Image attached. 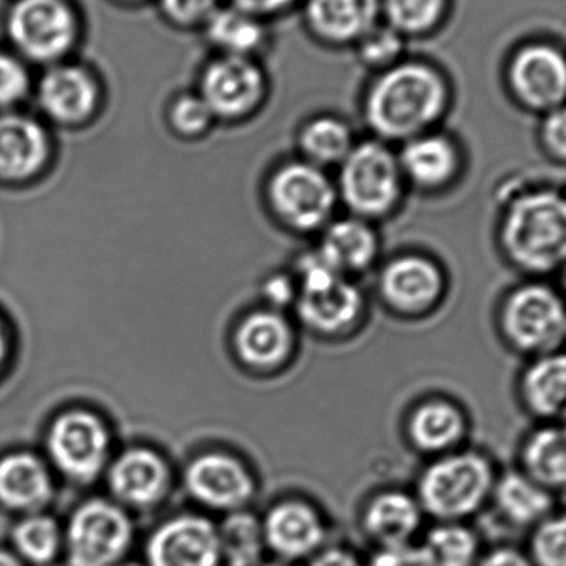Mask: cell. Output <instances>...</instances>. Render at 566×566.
<instances>
[{
  "mask_svg": "<svg viewBox=\"0 0 566 566\" xmlns=\"http://www.w3.org/2000/svg\"><path fill=\"white\" fill-rule=\"evenodd\" d=\"M106 479L116 501L135 511L158 507L171 489V472L165 459L143 448L128 449L109 461Z\"/></svg>",
  "mask_w": 566,
  "mask_h": 566,
  "instance_id": "cell-19",
  "label": "cell"
},
{
  "mask_svg": "<svg viewBox=\"0 0 566 566\" xmlns=\"http://www.w3.org/2000/svg\"><path fill=\"white\" fill-rule=\"evenodd\" d=\"M381 0H306L310 29L329 43L358 42L378 22Z\"/></svg>",
  "mask_w": 566,
  "mask_h": 566,
  "instance_id": "cell-26",
  "label": "cell"
},
{
  "mask_svg": "<svg viewBox=\"0 0 566 566\" xmlns=\"http://www.w3.org/2000/svg\"><path fill=\"white\" fill-rule=\"evenodd\" d=\"M388 25L406 35L434 32L448 15L449 0H381Z\"/></svg>",
  "mask_w": 566,
  "mask_h": 566,
  "instance_id": "cell-33",
  "label": "cell"
},
{
  "mask_svg": "<svg viewBox=\"0 0 566 566\" xmlns=\"http://www.w3.org/2000/svg\"><path fill=\"white\" fill-rule=\"evenodd\" d=\"M308 566H366L355 552L343 547L322 548L310 558Z\"/></svg>",
  "mask_w": 566,
  "mask_h": 566,
  "instance_id": "cell-45",
  "label": "cell"
},
{
  "mask_svg": "<svg viewBox=\"0 0 566 566\" xmlns=\"http://www.w3.org/2000/svg\"><path fill=\"white\" fill-rule=\"evenodd\" d=\"M451 86L426 62H398L385 70L366 96L369 126L382 138L408 139L432 132L451 106Z\"/></svg>",
  "mask_w": 566,
  "mask_h": 566,
  "instance_id": "cell-2",
  "label": "cell"
},
{
  "mask_svg": "<svg viewBox=\"0 0 566 566\" xmlns=\"http://www.w3.org/2000/svg\"><path fill=\"white\" fill-rule=\"evenodd\" d=\"M118 566H146V565L138 564V562H135V564H133V562H123V564H119Z\"/></svg>",
  "mask_w": 566,
  "mask_h": 566,
  "instance_id": "cell-51",
  "label": "cell"
},
{
  "mask_svg": "<svg viewBox=\"0 0 566 566\" xmlns=\"http://www.w3.org/2000/svg\"><path fill=\"white\" fill-rule=\"evenodd\" d=\"M478 566H535L524 547L514 544H497L485 547Z\"/></svg>",
  "mask_w": 566,
  "mask_h": 566,
  "instance_id": "cell-44",
  "label": "cell"
},
{
  "mask_svg": "<svg viewBox=\"0 0 566 566\" xmlns=\"http://www.w3.org/2000/svg\"><path fill=\"white\" fill-rule=\"evenodd\" d=\"M398 161L402 175L428 192L454 188L468 171V156L461 143L436 129L408 139Z\"/></svg>",
  "mask_w": 566,
  "mask_h": 566,
  "instance_id": "cell-17",
  "label": "cell"
},
{
  "mask_svg": "<svg viewBox=\"0 0 566 566\" xmlns=\"http://www.w3.org/2000/svg\"><path fill=\"white\" fill-rule=\"evenodd\" d=\"M42 448L50 468L70 481L90 484L112 461V432L95 409L65 402L46 415Z\"/></svg>",
  "mask_w": 566,
  "mask_h": 566,
  "instance_id": "cell-5",
  "label": "cell"
},
{
  "mask_svg": "<svg viewBox=\"0 0 566 566\" xmlns=\"http://www.w3.org/2000/svg\"><path fill=\"white\" fill-rule=\"evenodd\" d=\"M258 566H292L286 564V562L274 560V562H261Z\"/></svg>",
  "mask_w": 566,
  "mask_h": 566,
  "instance_id": "cell-50",
  "label": "cell"
},
{
  "mask_svg": "<svg viewBox=\"0 0 566 566\" xmlns=\"http://www.w3.org/2000/svg\"><path fill=\"white\" fill-rule=\"evenodd\" d=\"M300 145L305 155L318 165L345 161L353 149L352 132L339 119L322 116L303 128Z\"/></svg>",
  "mask_w": 566,
  "mask_h": 566,
  "instance_id": "cell-34",
  "label": "cell"
},
{
  "mask_svg": "<svg viewBox=\"0 0 566 566\" xmlns=\"http://www.w3.org/2000/svg\"><path fill=\"white\" fill-rule=\"evenodd\" d=\"M29 90V75L22 63L0 53V113L12 112Z\"/></svg>",
  "mask_w": 566,
  "mask_h": 566,
  "instance_id": "cell-41",
  "label": "cell"
},
{
  "mask_svg": "<svg viewBox=\"0 0 566 566\" xmlns=\"http://www.w3.org/2000/svg\"><path fill=\"white\" fill-rule=\"evenodd\" d=\"M261 522L265 548L286 564L312 558L325 544L326 524L322 514L300 499L279 502Z\"/></svg>",
  "mask_w": 566,
  "mask_h": 566,
  "instance_id": "cell-18",
  "label": "cell"
},
{
  "mask_svg": "<svg viewBox=\"0 0 566 566\" xmlns=\"http://www.w3.org/2000/svg\"><path fill=\"white\" fill-rule=\"evenodd\" d=\"M555 281H557L558 285H560V289L564 290L566 295V264L564 265V269H562L560 272H558L557 277H555Z\"/></svg>",
  "mask_w": 566,
  "mask_h": 566,
  "instance_id": "cell-49",
  "label": "cell"
},
{
  "mask_svg": "<svg viewBox=\"0 0 566 566\" xmlns=\"http://www.w3.org/2000/svg\"><path fill=\"white\" fill-rule=\"evenodd\" d=\"M59 532L55 522L45 517H33L20 524L15 531V544L27 558L46 562L55 554Z\"/></svg>",
  "mask_w": 566,
  "mask_h": 566,
  "instance_id": "cell-38",
  "label": "cell"
},
{
  "mask_svg": "<svg viewBox=\"0 0 566 566\" xmlns=\"http://www.w3.org/2000/svg\"><path fill=\"white\" fill-rule=\"evenodd\" d=\"M205 25L206 36L222 55L252 59V53L258 52L265 40L261 19L234 6L216 10Z\"/></svg>",
  "mask_w": 566,
  "mask_h": 566,
  "instance_id": "cell-30",
  "label": "cell"
},
{
  "mask_svg": "<svg viewBox=\"0 0 566 566\" xmlns=\"http://www.w3.org/2000/svg\"><path fill=\"white\" fill-rule=\"evenodd\" d=\"M146 566H224L218 524L208 515L178 514L149 534Z\"/></svg>",
  "mask_w": 566,
  "mask_h": 566,
  "instance_id": "cell-11",
  "label": "cell"
},
{
  "mask_svg": "<svg viewBox=\"0 0 566 566\" xmlns=\"http://www.w3.org/2000/svg\"><path fill=\"white\" fill-rule=\"evenodd\" d=\"M0 566H20L17 564L15 558L10 557V555L2 554L0 552Z\"/></svg>",
  "mask_w": 566,
  "mask_h": 566,
  "instance_id": "cell-48",
  "label": "cell"
},
{
  "mask_svg": "<svg viewBox=\"0 0 566 566\" xmlns=\"http://www.w3.org/2000/svg\"><path fill=\"white\" fill-rule=\"evenodd\" d=\"M292 2L293 0H232V6L262 19L264 15L281 12Z\"/></svg>",
  "mask_w": 566,
  "mask_h": 566,
  "instance_id": "cell-46",
  "label": "cell"
},
{
  "mask_svg": "<svg viewBox=\"0 0 566 566\" xmlns=\"http://www.w3.org/2000/svg\"><path fill=\"white\" fill-rule=\"evenodd\" d=\"M219 528L224 566H258L264 557V534L261 518L249 511L226 515Z\"/></svg>",
  "mask_w": 566,
  "mask_h": 566,
  "instance_id": "cell-32",
  "label": "cell"
},
{
  "mask_svg": "<svg viewBox=\"0 0 566 566\" xmlns=\"http://www.w3.org/2000/svg\"><path fill=\"white\" fill-rule=\"evenodd\" d=\"M265 75L249 56L221 55L201 75L199 95L221 118L248 115L265 95Z\"/></svg>",
  "mask_w": 566,
  "mask_h": 566,
  "instance_id": "cell-15",
  "label": "cell"
},
{
  "mask_svg": "<svg viewBox=\"0 0 566 566\" xmlns=\"http://www.w3.org/2000/svg\"><path fill=\"white\" fill-rule=\"evenodd\" d=\"M492 244L517 277H557L566 264V178L534 171L502 179Z\"/></svg>",
  "mask_w": 566,
  "mask_h": 566,
  "instance_id": "cell-1",
  "label": "cell"
},
{
  "mask_svg": "<svg viewBox=\"0 0 566 566\" xmlns=\"http://www.w3.org/2000/svg\"><path fill=\"white\" fill-rule=\"evenodd\" d=\"M525 552L535 566H566V509L558 507L528 532Z\"/></svg>",
  "mask_w": 566,
  "mask_h": 566,
  "instance_id": "cell-35",
  "label": "cell"
},
{
  "mask_svg": "<svg viewBox=\"0 0 566 566\" xmlns=\"http://www.w3.org/2000/svg\"><path fill=\"white\" fill-rule=\"evenodd\" d=\"M22 358V332L9 308L0 302V389L13 378Z\"/></svg>",
  "mask_w": 566,
  "mask_h": 566,
  "instance_id": "cell-39",
  "label": "cell"
},
{
  "mask_svg": "<svg viewBox=\"0 0 566 566\" xmlns=\"http://www.w3.org/2000/svg\"><path fill=\"white\" fill-rule=\"evenodd\" d=\"M558 497L515 468H502L489 511L511 531L528 532L557 511Z\"/></svg>",
  "mask_w": 566,
  "mask_h": 566,
  "instance_id": "cell-22",
  "label": "cell"
},
{
  "mask_svg": "<svg viewBox=\"0 0 566 566\" xmlns=\"http://www.w3.org/2000/svg\"><path fill=\"white\" fill-rule=\"evenodd\" d=\"M135 541V525L125 509L95 499L85 502L70 522L72 566H118Z\"/></svg>",
  "mask_w": 566,
  "mask_h": 566,
  "instance_id": "cell-8",
  "label": "cell"
},
{
  "mask_svg": "<svg viewBox=\"0 0 566 566\" xmlns=\"http://www.w3.org/2000/svg\"><path fill=\"white\" fill-rule=\"evenodd\" d=\"M502 465L482 446H465L431 459L416 485L426 517L434 522H472L489 511Z\"/></svg>",
  "mask_w": 566,
  "mask_h": 566,
  "instance_id": "cell-4",
  "label": "cell"
},
{
  "mask_svg": "<svg viewBox=\"0 0 566 566\" xmlns=\"http://www.w3.org/2000/svg\"><path fill=\"white\" fill-rule=\"evenodd\" d=\"M293 286L285 277H274L265 283V296L275 305H285L292 300Z\"/></svg>",
  "mask_w": 566,
  "mask_h": 566,
  "instance_id": "cell-47",
  "label": "cell"
},
{
  "mask_svg": "<svg viewBox=\"0 0 566 566\" xmlns=\"http://www.w3.org/2000/svg\"><path fill=\"white\" fill-rule=\"evenodd\" d=\"M419 547L429 566H478L485 551L481 534L471 522H434Z\"/></svg>",
  "mask_w": 566,
  "mask_h": 566,
  "instance_id": "cell-29",
  "label": "cell"
},
{
  "mask_svg": "<svg viewBox=\"0 0 566 566\" xmlns=\"http://www.w3.org/2000/svg\"><path fill=\"white\" fill-rule=\"evenodd\" d=\"M300 279L298 313L306 325L322 332H338L358 316L361 308L358 290L322 255L303 259Z\"/></svg>",
  "mask_w": 566,
  "mask_h": 566,
  "instance_id": "cell-10",
  "label": "cell"
},
{
  "mask_svg": "<svg viewBox=\"0 0 566 566\" xmlns=\"http://www.w3.org/2000/svg\"><path fill=\"white\" fill-rule=\"evenodd\" d=\"M356 43L361 62L373 69H389L401 56L405 36L389 25H376Z\"/></svg>",
  "mask_w": 566,
  "mask_h": 566,
  "instance_id": "cell-36",
  "label": "cell"
},
{
  "mask_svg": "<svg viewBox=\"0 0 566 566\" xmlns=\"http://www.w3.org/2000/svg\"><path fill=\"white\" fill-rule=\"evenodd\" d=\"M52 495V468L39 452L12 449L0 455V501L15 509H36Z\"/></svg>",
  "mask_w": 566,
  "mask_h": 566,
  "instance_id": "cell-27",
  "label": "cell"
},
{
  "mask_svg": "<svg viewBox=\"0 0 566 566\" xmlns=\"http://www.w3.org/2000/svg\"><path fill=\"white\" fill-rule=\"evenodd\" d=\"M163 12L178 25H199L219 9L218 0H159Z\"/></svg>",
  "mask_w": 566,
  "mask_h": 566,
  "instance_id": "cell-42",
  "label": "cell"
},
{
  "mask_svg": "<svg viewBox=\"0 0 566 566\" xmlns=\"http://www.w3.org/2000/svg\"><path fill=\"white\" fill-rule=\"evenodd\" d=\"M271 199L283 221L310 231L322 226L332 214L335 191L318 168L296 163L275 175Z\"/></svg>",
  "mask_w": 566,
  "mask_h": 566,
  "instance_id": "cell-16",
  "label": "cell"
},
{
  "mask_svg": "<svg viewBox=\"0 0 566 566\" xmlns=\"http://www.w3.org/2000/svg\"><path fill=\"white\" fill-rule=\"evenodd\" d=\"M492 329L502 348L521 361L565 348L564 290L555 279H515L495 298Z\"/></svg>",
  "mask_w": 566,
  "mask_h": 566,
  "instance_id": "cell-3",
  "label": "cell"
},
{
  "mask_svg": "<svg viewBox=\"0 0 566 566\" xmlns=\"http://www.w3.org/2000/svg\"><path fill=\"white\" fill-rule=\"evenodd\" d=\"M401 166L381 143H363L349 151L342 169L343 198L359 214H381L398 201Z\"/></svg>",
  "mask_w": 566,
  "mask_h": 566,
  "instance_id": "cell-9",
  "label": "cell"
},
{
  "mask_svg": "<svg viewBox=\"0 0 566 566\" xmlns=\"http://www.w3.org/2000/svg\"><path fill=\"white\" fill-rule=\"evenodd\" d=\"M318 254L342 274L361 271L375 258V234L358 221L336 222L326 231Z\"/></svg>",
  "mask_w": 566,
  "mask_h": 566,
  "instance_id": "cell-31",
  "label": "cell"
},
{
  "mask_svg": "<svg viewBox=\"0 0 566 566\" xmlns=\"http://www.w3.org/2000/svg\"><path fill=\"white\" fill-rule=\"evenodd\" d=\"M424 512L415 495L389 491L376 495L363 512L361 525L379 548L411 545L421 532Z\"/></svg>",
  "mask_w": 566,
  "mask_h": 566,
  "instance_id": "cell-25",
  "label": "cell"
},
{
  "mask_svg": "<svg viewBox=\"0 0 566 566\" xmlns=\"http://www.w3.org/2000/svg\"><path fill=\"white\" fill-rule=\"evenodd\" d=\"M509 95L522 112L541 118L566 105V52L547 40L521 43L505 63Z\"/></svg>",
  "mask_w": 566,
  "mask_h": 566,
  "instance_id": "cell-7",
  "label": "cell"
},
{
  "mask_svg": "<svg viewBox=\"0 0 566 566\" xmlns=\"http://www.w3.org/2000/svg\"><path fill=\"white\" fill-rule=\"evenodd\" d=\"M366 566H429L419 544L379 548Z\"/></svg>",
  "mask_w": 566,
  "mask_h": 566,
  "instance_id": "cell-43",
  "label": "cell"
},
{
  "mask_svg": "<svg viewBox=\"0 0 566 566\" xmlns=\"http://www.w3.org/2000/svg\"><path fill=\"white\" fill-rule=\"evenodd\" d=\"M514 465L557 497L566 494V426H528L515 446Z\"/></svg>",
  "mask_w": 566,
  "mask_h": 566,
  "instance_id": "cell-24",
  "label": "cell"
},
{
  "mask_svg": "<svg viewBox=\"0 0 566 566\" xmlns=\"http://www.w3.org/2000/svg\"><path fill=\"white\" fill-rule=\"evenodd\" d=\"M98 103V88L92 76L78 66L50 70L39 86L43 115L60 126H80L88 122Z\"/></svg>",
  "mask_w": 566,
  "mask_h": 566,
  "instance_id": "cell-23",
  "label": "cell"
},
{
  "mask_svg": "<svg viewBox=\"0 0 566 566\" xmlns=\"http://www.w3.org/2000/svg\"><path fill=\"white\" fill-rule=\"evenodd\" d=\"M9 32L17 49L46 62L70 49L75 19L63 0H19L10 13Z\"/></svg>",
  "mask_w": 566,
  "mask_h": 566,
  "instance_id": "cell-13",
  "label": "cell"
},
{
  "mask_svg": "<svg viewBox=\"0 0 566 566\" xmlns=\"http://www.w3.org/2000/svg\"><path fill=\"white\" fill-rule=\"evenodd\" d=\"M512 389L531 424L566 426V346L521 361Z\"/></svg>",
  "mask_w": 566,
  "mask_h": 566,
  "instance_id": "cell-12",
  "label": "cell"
},
{
  "mask_svg": "<svg viewBox=\"0 0 566 566\" xmlns=\"http://www.w3.org/2000/svg\"><path fill=\"white\" fill-rule=\"evenodd\" d=\"M448 275L434 259L406 255L386 269L381 290L396 310L424 315L441 305L448 293Z\"/></svg>",
  "mask_w": 566,
  "mask_h": 566,
  "instance_id": "cell-20",
  "label": "cell"
},
{
  "mask_svg": "<svg viewBox=\"0 0 566 566\" xmlns=\"http://www.w3.org/2000/svg\"><path fill=\"white\" fill-rule=\"evenodd\" d=\"M239 356L259 368L275 366L285 359L292 346V333L282 316L254 313L244 319L235 338Z\"/></svg>",
  "mask_w": 566,
  "mask_h": 566,
  "instance_id": "cell-28",
  "label": "cell"
},
{
  "mask_svg": "<svg viewBox=\"0 0 566 566\" xmlns=\"http://www.w3.org/2000/svg\"><path fill=\"white\" fill-rule=\"evenodd\" d=\"M472 416L452 398L428 399L412 411L409 438L422 454L434 459L471 444Z\"/></svg>",
  "mask_w": 566,
  "mask_h": 566,
  "instance_id": "cell-21",
  "label": "cell"
},
{
  "mask_svg": "<svg viewBox=\"0 0 566 566\" xmlns=\"http://www.w3.org/2000/svg\"><path fill=\"white\" fill-rule=\"evenodd\" d=\"M169 118H171L176 132L186 136H195L209 128L214 115L199 93L198 95L189 93V95L178 96L172 102Z\"/></svg>",
  "mask_w": 566,
  "mask_h": 566,
  "instance_id": "cell-40",
  "label": "cell"
},
{
  "mask_svg": "<svg viewBox=\"0 0 566 566\" xmlns=\"http://www.w3.org/2000/svg\"><path fill=\"white\" fill-rule=\"evenodd\" d=\"M186 492L201 507L221 514L245 511L255 494V482L239 459L228 454H205L186 469Z\"/></svg>",
  "mask_w": 566,
  "mask_h": 566,
  "instance_id": "cell-14",
  "label": "cell"
},
{
  "mask_svg": "<svg viewBox=\"0 0 566 566\" xmlns=\"http://www.w3.org/2000/svg\"><path fill=\"white\" fill-rule=\"evenodd\" d=\"M55 168L56 146L49 126L22 113H0V191L42 188Z\"/></svg>",
  "mask_w": 566,
  "mask_h": 566,
  "instance_id": "cell-6",
  "label": "cell"
},
{
  "mask_svg": "<svg viewBox=\"0 0 566 566\" xmlns=\"http://www.w3.org/2000/svg\"><path fill=\"white\" fill-rule=\"evenodd\" d=\"M535 143L547 163L558 171L566 172V105L538 118Z\"/></svg>",
  "mask_w": 566,
  "mask_h": 566,
  "instance_id": "cell-37",
  "label": "cell"
}]
</instances>
